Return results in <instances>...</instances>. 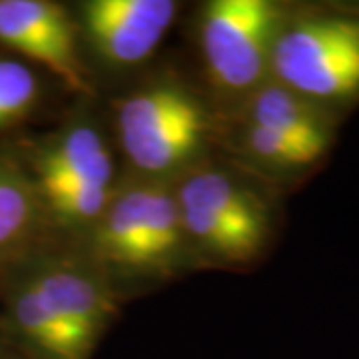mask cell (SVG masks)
Segmentation results:
<instances>
[{
	"instance_id": "cell-1",
	"label": "cell",
	"mask_w": 359,
	"mask_h": 359,
	"mask_svg": "<svg viewBox=\"0 0 359 359\" xmlns=\"http://www.w3.org/2000/svg\"><path fill=\"white\" fill-rule=\"evenodd\" d=\"M269 70L278 84L309 102L341 100L359 92V20L308 18L283 28Z\"/></svg>"
},
{
	"instance_id": "cell-2",
	"label": "cell",
	"mask_w": 359,
	"mask_h": 359,
	"mask_svg": "<svg viewBox=\"0 0 359 359\" xmlns=\"http://www.w3.org/2000/svg\"><path fill=\"white\" fill-rule=\"evenodd\" d=\"M116 122L128 160L146 174H168L188 164L208 134L204 108L190 92L172 84L130 94Z\"/></svg>"
},
{
	"instance_id": "cell-3",
	"label": "cell",
	"mask_w": 359,
	"mask_h": 359,
	"mask_svg": "<svg viewBox=\"0 0 359 359\" xmlns=\"http://www.w3.org/2000/svg\"><path fill=\"white\" fill-rule=\"evenodd\" d=\"M176 200L184 231L212 256L248 262L268 233L262 202L222 172H198L180 186Z\"/></svg>"
},
{
	"instance_id": "cell-4",
	"label": "cell",
	"mask_w": 359,
	"mask_h": 359,
	"mask_svg": "<svg viewBox=\"0 0 359 359\" xmlns=\"http://www.w3.org/2000/svg\"><path fill=\"white\" fill-rule=\"evenodd\" d=\"M278 11L268 0H214L202 18V50L212 80L240 92L256 88L269 70Z\"/></svg>"
},
{
	"instance_id": "cell-5",
	"label": "cell",
	"mask_w": 359,
	"mask_h": 359,
	"mask_svg": "<svg viewBox=\"0 0 359 359\" xmlns=\"http://www.w3.org/2000/svg\"><path fill=\"white\" fill-rule=\"evenodd\" d=\"M176 11L172 0H92L82 14L90 42L102 58L138 65L162 42Z\"/></svg>"
},
{
	"instance_id": "cell-6",
	"label": "cell",
	"mask_w": 359,
	"mask_h": 359,
	"mask_svg": "<svg viewBox=\"0 0 359 359\" xmlns=\"http://www.w3.org/2000/svg\"><path fill=\"white\" fill-rule=\"evenodd\" d=\"M0 40L65 80L84 90L76 40L66 13L44 0H0Z\"/></svg>"
},
{
	"instance_id": "cell-7",
	"label": "cell",
	"mask_w": 359,
	"mask_h": 359,
	"mask_svg": "<svg viewBox=\"0 0 359 359\" xmlns=\"http://www.w3.org/2000/svg\"><path fill=\"white\" fill-rule=\"evenodd\" d=\"M39 174L46 198L74 188H110L112 158L96 130L80 126L42 154Z\"/></svg>"
},
{
	"instance_id": "cell-8",
	"label": "cell",
	"mask_w": 359,
	"mask_h": 359,
	"mask_svg": "<svg viewBox=\"0 0 359 359\" xmlns=\"http://www.w3.org/2000/svg\"><path fill=\"white\" fill-rule=\"evenodd\" d=\"M32 285L86 347L96 346L112 306L104 290L74 269H52Z\"/></svg>"
},
{
	"instance_id": "cell-9",
	"label": "cell",
	"mask_w": 359,
	"mask_h": 359,
	"mask_svg": "<svg viewBox=\"0 0 359 359\" xmlns=\"http://www.w3.org/2000/svg\"><path fill=\"white\" fill-rule=\"evenodd\" d=\"M252 124L264 126L325 154L330 132L318 110L282 84L259 86L252 98Z\"/></svg>"
},
{
	"instance_id": "cell-10",
	"label": "cell",
	"mask_w": 359,
	"mask_h": 359,
	"mask_svg": "<svg viewBox=\"0 0 359 359\" xmlns=\"http://www.w3.org/2000/svg\"><path fill=\"white\" fill-rule=\"evenodd\" d=\"M150 188H134L112 198L98 219V254L116 268L140 271V248Z\"/></svg>"
},
{
	"instance_id": "cell-11",
	"label": "cell",
	"mask_w": 359,
	"mask_h": 359,
	"mask_svg": "<svg viewBox=\"0 0 359 359\" xmlns=\"http://www.w3.org/2000/svg\"><path fill=\"white\" fill-rule=\"evenodd\" d=\"M14 318L18 327L36 346L54 359H88L92 349L86 347L72 330L60 320L50 304L30 283L16 297Z\"/></svg>"
},
{
	"instance_id": "cell-12",
	"label": "cell",
	"mask_w": 359,
	"mask_h": 359,
	"mask_svg": "<svg viewBox=\"0 0 359 359\" xmlns=\"http://www.w3.org/2000/svg\"><path fill=\"white\" fill-rule=\"evenodd\" d=\"M184 224L178 200L162 188H150L144 236L140 248V271L164 268L178 254Z\"/></svg>"
},
{
	"instance_id": "cell-13",
	"label": "cell",
	"mask_w": 359,
	"mask_h": 359,
	"mask_svg": "<svg viewBox=\"0 0 359 359\" xmlns=\"http://www.w3.org/2000/svg\"><path fill=\"white\" fill-rule=\"evenodd\" d=\"M245 144L252 154L276 166H308L323 156L313 148H308L299 142L285 138L282 134L257 124H250L245 132Z\"/></svg>"
},
{
	"instance_id": "cell-14",
	"label": "cell",
	"mask_w": 359,
	"mask_h": 359,
	"mask_svg": "<svg viewBox=\"0 0 359 359\" xmlns=\"http://www.w3.org/2000/svg\"><path fill=\"white\" fill-rule=\"evenodd\" d=\"M36 80L32 72L14 60H0V126L13 122L32 106Z\"/></svg>"
},
{
	"instance_id": "cell-15",
	"label": "cell",
	"mask_w": 359,
	"mask_h": 359,
	"mask_svg": "<svg viewBox=\"0 0 359 359\" xmlns=\"http://www.w3.org/2000/svg\"><path fill=\"white\" fill-rule=\"evenodd\" d=\"M32 218L30 194L18 180L0 172V245L22 236Z\"/></svg>"
}]
</instances>
